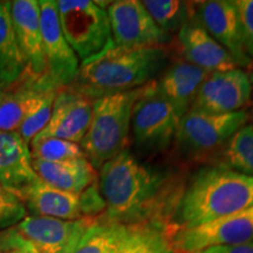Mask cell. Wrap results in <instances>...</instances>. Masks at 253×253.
Listing matches in <instances>:
<instances>
[{
  "mask_svg": "<svg viewBox=\"0 0 253 253\" xmlns=\"http://www.w3.org/2000/svg\"><path fill=\"white\" fill-rule=\"evenodd\" d=\"M107 219L123 225L161 224L175 212L185 183L179 173L142 163L128 149L99 169Z\"/></svg>",
  "mask_w": 253,
  "mask_h": 253,
  "instance_id": "1",
  "label": "cell"
},
{
  "mask_svg": "<svg viewBox=\"0 0 253 253\" xmlns=\"http://www.w3.org/2000/svg\"><path fill=\"white\" fill-rule=\"evenodd\" d=\"M167 46L126 48L110 40L107 46L80 63L69 86L90 101L144 87L168 67Z\"/></svg>",
  "mask_w": 253,
  "mask_h": 253,
  "instance_id": "2",
  "label": "cell"
},
{
  "mask_svg": "<svg viewBox=\"0 0 253 253\" xmlns=\"http://www.w3.org/2000/svg\"><path fill=\"white\" fill-rule=\"evenodd\" d=\"M253 205V177L223 164L199 169L185 183L177 204L176 230L191 229Z\"/></svg>",
  "mask_w": 253,
  "mask_h": 253,
  "instance_id": "3",
  "label": "cell"
},
{
  "mask_svg": "<svg viewBox=\"0 0 253 253\" xmlns=\"http://www.w3.org/2000/svg\"><path fill=\"white\" fill-rule=\"evenodd\" d=\"M143 89L141 87L93 101L91 121L80 147L95 170L126 149L132 108Z\"/></svg>",
  "mask_w": 253,
  "mask_h": 253,
  "instance_id": "4",
  "label": "cell"
},
{
  "mask_svg": "<svg viewBox=\"0 0 253 253\" xmlns=\"http://www.w3.org/2000/svg\"><path fill=\"white\" fill-rule=\"evenodd\" d=\"M108 4L91 0H56L61 31L80 62L97 54L112 40Z\"/></svg>",
  "mask_w": 253,
  "mask_h": 253,
  "instance_id": "5",
  "label": "cell"
},
{
  "mask_svg": "<svg viewBox=\"0 0 253 253\" xmlns=\"http://www.w3.org/2000/svg\"><path fill=\"white\" fill-rule=\"evenodd\" d=\"M179 120L173 107L157 90L156 80L145 84L131 114L130 132L136 149L142 154L169 149L175 141Z\"/></svg>",
  "mask_w": 253,
  "mask_h": 253,
  "instance_id": "6",
  "label": "cell"
},
{
  "mask_svg": "<svg viewBox=\"0 0 253 253\" xmlns=\"http://www.w3.org/2000/svg\"><path fill=\"white\" fill-rule=\"evenodd\" d=\"M250 113L246 109L229 114H209L190 109L179 120L175 142L188 154L203 155L218 149L246 125Z\"/></svg>",
  "mask_w": 253,
  "mask_h": 253,
  "instance_id": "7",
  "label": "cell"
},
{
  "mask_svg": "<svg viewBox=\"0 0 253 253\" xmlns=\"http://www.w3.org/2000/svg\"><path fill=\"white\" fill-rule=\"evenodd\" d=\"M253 242V205L210 223L191 229L175 230L172 248L178 253H195L210 246Z\"/></svg>",
  "mask_w": 253,
  "mask_h": 253,
  "instance_id": "8",
  "label": "cell"
},
{
  "mask_svg": "<svg viewBox=\"0 0 253 253\" xmlns=\"http://www.w3.org/2000/svg\"><path fill=\"white\" fill-rule=\"evenodd\" d=\"M112 40L126 48L168 46L172 37L161 30L138 0H119L107 6Z\"/></svg>",
  "mask_w": 253,
  "mask_h": 253,
  "instance_id": "9",
  "label": "cell"
},
{
  "mask_svg": "<svg viewBox=\"0 0 253 253\" xmlns=\"http://www.w3.org/2000/svg\"><path fill=\"white\" fill-rule=\"evenodd\" d=\"M38 1L46 77L59 89L69 87L77 78L81 62L63 36L55 0Z\"/></svg>",
  "mask_w": 253,
  "mask_h": 253,
  "instance_id": "10",
  "label": "cell"
},
{
  "mask_svg": "<svg viewBox=\"0 0 253 253\" xmlns=\"http://www.w3.org/2000/svg\"><path fill=\"white\" fill-rule=\"evenodd\" d=\"M252 99V84L245 69L213 72L208 75L191 109L209 114H229L243 110Z\"/></svg>",
  "mask_w": 253,
  "mask_h": 253,
  "instance_id": "11",
  "label": "cell"
},
{
  "mask_svg": "<svg viewBox=\"0 0 253 253\" xmlns=\"http://www.w3.org/2000/svg\"><path fill=\"white\" fill-rule=\"evenodd\" d=\"M194 17L229 52L239 68L253 67V61L249 58L244 47L242 25L235 1L210 0L196 2Z\"/></svg>",
  "mask_w": 253,
  "mask_h": 253,
  "instance_id": "12",
  "label": "cell"
},
{
  "mask_svg": "<svg viewBox=\"0 0 253 253\" xmlns=\"http://www.w3.org/2000/svg\"><path fill=\"white\" fill-rule=\"evenodd\" d=\"M91 114L93 101L72 88H61L54 99L48 123L32 141L54 137L80 144L90 125Z\"/></svg>",
  "mask_w": 253,
  "mask_h": 253,
  "instance_id": "13",
  "label": "cell"
},
{
  "mask_svg": "<svg viewBox=\"0 0 253 253\" xmlns=\"http://www.w3.org/2000/svg\"><path fill=\"white\" fill-rule=\"evenodd\" d=\"M58 91L59 88L46 75L34 77L24 72L20 79L7 88L0 102V131L18 130L34 110Z\"/></svg>",
  "mask_w": 253,
  "mask_h": 253,
  "instance_id": "14",
  "label": "cell"
},
{
  "mask_svg": "<svg viewBox=\"0 0 253 253\" xmlns=\"http://www.w3.org/2000/svg\"><path fill=\"white\" fill-rule=\"evenodd\" d=\"M93 219L62 220L49 217L26 216L14 226L39 253H72L78 240Z\"/></svg>",
  "mask_w": 253,
  "mask_h": 253,
  "instance_id": "15",
  "label": "cell"
},
{
  "mask_svg": "<svg viewBox=\"0 0 253 253\" xmlns=\"http://www.w3.org/2000/svg\"><path fill=\"white\" fill-rule=\"evenodd\" d=\"M40 182L32 166L30 145L17 130L0 131V184L23 203Z\"/></svg>",
  "mask_w": 253,
  "mask_h": 253,
  "instance_id": "16",
  "label": "cell"
},
{
  "mask_svg": "<svg viewBox=\"0 0 253 253\" xmlns=\"http://www.w3.org/2000/svg\"><path fill=\"white\" fill-rule=\"evenodd\" d=\"M12 26L26 65V71L34 77L46 75L40 31V8L38 0L9 1Z\"/></svg>",
  "mask_w": 253,
  "mask_h": 253,
  "instance_id": "17",
  "label": "cell"
},
{
  "mask_svg": "<svg viewBox=\"0 0 253 253\" xmlns=\"http://www.w3.org/2000/svg\"><path fill=\"white\" fill-rule=\"evenodd\" d=\"M183 60L208 73L226 72L239 68L229 52L213 39L195 17L177 32Z\"/></svg>",
  "mask_w": 253,
  "mask_h": 253,
  "instance_id": "18",
  "label": "cell"
},
{
  "mask_svg": "<svg viewBox=\"0 0 253 253\" xmlns=\"http://www.w3.org/2000/svg\"><path fill=\"white\" fill-rule=\"evenodd\" d=\"M210 73L186 62L178 60L168 65L156 80V87L160 94L175 109L179 119H182L191 109L199 87Z\"/></svg>",
  "mask_w": 253,
  "mask_h": 253,
  "instance_id": "19",
  "label": "cell"
},
{
  "mask_svg": "<svg viewBox=\"0 0 253 253\" xmlns=\"http://www.w3.org/2000/svg\"><path fill=\"white\" fill-rule=\"evenodd\" d=\"M32 166L47 185L73 194H81L97 181L96 170L86 157L55 163L32 158Z\"/></svg>",
  "mask_w": 253,
  "mask_h": 253,
  "instance_id": "20",
  "label": "cell"
},
{
  "mask_svg": "<svg viewBox=\"0 0 253 253\" xmlns=\"http://www.w3.org/2000/svg\"><path fill=\"white\" fill-rule=\"evenodd\" d=\"M31 216L49 217L62 220L82 219L80 194L62 191L40 179L23 201Z\"/></svg>",
  "mask_w": 253,
  "mask_h": 253,
  "instance_id": "21",
  "label": "cell"
},
{
  "mask_svg": "<svg viewBox=\"0 0 253 253\" xmlns=\"http://www.w3.org/2000/svg\"><path fill=\"white\" fill-rule=\"evenodd\" d=\"M129 236V225L94 218L82 233L72 253H125Z\"/></svg>",
  "mask_w": 253,
  "mask_h": 253,
  "instance_id": "22",
  "label": "cell"
},
{
  "mask_svg": "<svg viewBox=\"0 0 253 253\" xmlns=\"http://www.w3.org/2000/svg\"><path fill=\"white\" fill-rule=\"evenodd\" d=\"M26 71L12 26L9 1H0V86L8 88Z\"/></svg>",
  "mask_w": 253,
  "mask_h": 253,
  "instance_id": "23",
  "label": "cell"
},
{
  "mask_svg": "<svg viewBox=\"0 0 253 253\" xmlns=\"http://www.w3.org/2000/svg\"><path fill=\"white\" fill-rule=\"evenodd\" d=\"M125 253H178L172 248L171 235L166 225H129Z\"/></svg>",
  "mask_w": 253,
  "mask_h": 253,
  "instance_id": "24",
  "label": "cell"
},
{
  "mask_svg": "<svg viewBox=\"0 0 253 253\" xmlns=\"http://www.w3.org/2000/svg\"><path fill=\"white\" fill-rule=\"evenodd\" d=\"M142 4L153 18L155 24L170 34L178 32L183 25L194 18L195 5L179 0H144Z\"/></svg>",
  "mask_w": 253,
  "mask_h": 253,
  "instance_id": "25",
  "label": "cell"
},
{
  "mask_svg": "<svg viewBox=\"0 0 253 253\" xmlns=\"http://www.w3.org/2000/svg\"><path fill=\"white\" fill-rule=\"evenodd\" d=\"M224 164L237 172L253 177V126L239 128L226 142L223 150Z\"/></svg>",
  "mask_w": 253,
  "mask_h": 253,
  "instance_id": "26",
  "label": "cell"
},
{
  "mask_svg": "<svg viewBox=\"0 0 253 253\" xmlns=\"http://www.w3.org/2000/svg\"><path fill=\"white\" fill-rule=\"evenodd\" d=\"M30 150L33 160L43 161V162H65V161L86 157L80 144L54 137L32 141L30 143Z\"/></svg>",
  "mask_w": 253,
  "mask_h": 253,
  "instance_id": "27",
  "label": "cell"
},
{
  "mask_svg": "<svg viewBox=\"0 0 253 253\" xmlns=\"http://www.w3.org/2000/svg\"><path fill=\"white\" fill-rule=\"evenodd\" d=\"M56 94L58 93L50 95L48 99L41 104L39 108L34 110V112L32 113L18 128L17 131L19 132V135L23 137V140L26 142L28 145H30L31 141L33 140V138L45 128L47 123H48Z\"/></svg>",
  "mask_w": 253,
  "mask_h": 253,
  "instance_id": "28",
  "label": "cell"
},
{
  "mask_svg": "<svg viewBox=\"0 0 253 253\" xmlns=\"http://www.w3.org/2000/svg\"><path fill=\"white\" fill-rule=\"evenodd\" d=\"M26 209L17 197L9 194L0 184V226L1 230L17 225L24 219Z\"/></svg>",
  "mask_w": 253,
  "mask_h": 253,
  "instance_id": "29",
  "label": "cell"
},
{
  "mask_svg": "<svg viewBox=\"0 0 253 253\" xmlns=\"http://www.w3.org/2000/svg\"><path fill=\"white\" fill-rule=\"evenodd\" d=\"M0 253H39L15 226L0 230Z\"/></svg>",
  "mask_w": 253,
  "mask_h": 253,
  "instance_id": "30",
  "label": "cell"
},
{
  "mask_svg": "<svg viewBox=\"0 0 253 253\" xmlns=\"http://www.w3.org/2000/svg\"><path fill=\"white\" fill-rule=\"evenodd\" d=\"M235 4L239 13L245 50L253 61V0H235Z\"/></svg>",
  "mask_w": 253,
  "mask_h": 253,
  "instance_id": "31",
  "label": "cell"
},
{
  "mask_svg": "<svg viewBox=\"0 0 253 253\" xmlns=\"http://www.w3.org/2000/svg\"><path fill=\"white\" fill-rule=\"evenodd\" d=\"M195 253H253V242L236 245L210 246Z\"/></svg>",
  "mask_w": 253,
  "mask_h": 253,
  "instance_id": "32",
  "label": "cell"
},
{
  "mask_svg": "<svg viewBox=\"0 0 253 253\" xmlns=\"http://www.w3.org/2000/svg\"><path fill=\"white\" fill-rule=\"evenodd\" d=\"M6 90H7V88L4 87V86H0V102H1L2 97H4Z\"/></svg>",
  "mask_w": 253,
  "mask_h": 253,
  "instance_id": "33",
  "label": "cell"
},
{
  "mask_svg": "<svg viewBox=\"0 0 253 253\" xmlns=\"http://www.w3.org/2000/svg\"><path fill=\"white\" fill-rule=\"evenodd\" d=\"M250 74V80H251V84H252V97H253V67L251 68V73Z\"/></svg>",
  "mask_w": 253,
  "mask_h": 253,
  "instance_id": "34",
  "label": "cell"
},
{
  "mask_svg": "<svg viewBox=\"0 0 253 253\" xmlns=\"http://www.w3.org/2000/svg\"><path fill=\"white\" fill-rule=\"evenodd\" d=\"M0 230H1V226H0Z\"/></svg>",
  "mask_w": 253,
  "mask_h": 253,
  "instance_id": "35",
  "label": "cell"
}]
</instances>
